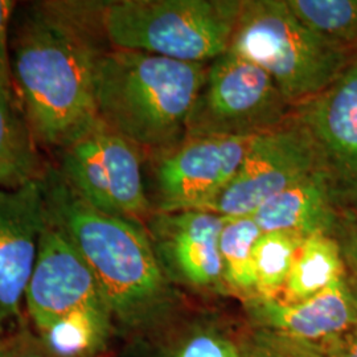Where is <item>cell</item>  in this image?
Segmentation results:
<instances>
[{"instance_id":"cell-5","label":"cell","mask_w":357,"mask_h":357,"mask_svg":"<svg viewBox=\"0 0 357 357\" xmlns=\"http://www.w3.org/2000/svg\"><path fill=\"white\" fill-rule=\"evenodd\" d=\"M243 0L105 1L102 24L112 48L183 63H205L229 51Z\"/></svg>"},{"instance_id":"cell-24","label":"cell","mask_w":357,"mask_h":357,"mask_svg":"<svg viewBox=\"0 0 357 357\" xmlns=\"http://www.w3.org/2000/svg\"><path fill=\"white\" fill-rule=\"evenodd\" d=\"M19 7L15 0H0V93L15 97L11 69V26Z\"/></svg>"},{"instance_id":"cell-10","label":"cell","mask_w":357,"mask_h":357,"mask_svg":"<svg viewBox=\"0 0 357 357\" xmlns=\"http://www.w3.org/2000/svg\"><path fill=\"white\" fill-rule=\"evenodd\" d=\"M312 171L314 153L293 110L280 128L255 137L236 176L204 211L227 218L250 216Z\"/></svg>"},{"instance_id":"cell-15","label":"cell","mask_w":357,"mask_h":357,"mask_svg":"<svg viewBox=\"0 0 357 357\" xmlns=\"http://www.w3.org/2000/svg\"><path fill=\"white\" fill-rule=\"evenodd\" d=\"M335 215L326 181L315 169L268 199L250 216L262 233L289 230L310 237L312 234L330 236Z\"/></svg>"},{"instance_id":"cell-6","label":"cell","mask_w":357,"mask_h":357,"mask_svg":"<svg viewBox=\"0 0 357 357\" xmlns=\"http://www.w3.org/2000/svg\"><path fill=\"white\" fill-rule=\"evenodd\" d=\"M293 110L268 72L228 51L206 69L185 138H255L280 128Z\"/></svg>"},{"instance_id":"cell-27","label":"cell","mask_w":357,"mask_h":357,"mask_svg":"<svg viewBox=\"0 0 357 357\" xmlns=\"http://www.w3.org/2000/svg\"><path fill=\"white\" fill-rule=\"evenodd\" d=\"M4 343H6V333L1 335L0 333V357H3V352H4Z\"/></svg>"},{"instance_id":"cell-11","label":"cell","mask_w":357,"mask_h":357,"mask_svg":"<svg viewBox=\"0 0 357 357\" xmlns=\"http://www.w3.org/2000/svg\"><path fill=\"white\" fill-rule=\"evenodd\" d=\"M227 217L208 211L153 212L144 222L155 255L178 290L202 295H230L220 255Z\"/></svg>"},{"instance_id":"cell-3","label":"cell","mask_w":357,"mask_h":357,"mask_svg":"<svg viewBox=\"0 0 357 357\" xmlns=\"http://www.w3.org/2000/svg\"><path fill=\"white\" fill-rule=\"evenodd\" d=\"M206 69L205 63L110 48L97 70L98 119L138 147L144 159L168 153L185 139Z\"/></svg>"},{"instance_id":"cell-9","label":"cell","mask_w":357,"mask_h":357,"mask_svg":"<svg viewBox=\"0 0 357 357\" xmlns=\"http://www.w3.org/2000/svg\"><path fill=\"white\" fill-rule=\"evenodd\" d=\"M255 138H185L144 159L153 212L204 211L229 185Z\"/></svg>"},{"instance_id":"cell-21","label":"cell","mask_w":357,"mask_h":357,"mask_svg":"<svg viewBox=\"0 0 357 357\" xmlns=\"http://www.w3.org/2000/svg\"><path fill=\"white\" fill-rule=\"evenodd\" d=\"M287 4L314 33L357 53V0H287Z\"/></svg>"},{"instance_id":"cell-12","label":"cell","mask_w":357,"mask_h":357,"mask_svg":"<svg viewBox=\"0 0 357 357\" xmlns=\"http://www.w3.org/2000/svg\"><path fill=\"white\" fill-rule=\"evenodd\" d=\"M91 310L109 311L97 280L73 243L48 217L26 287L22 320L31 331L38 332L57 320Z\"/></svg>"},{"instance_id":"cell-19","label":"cell","mask_w":357,"mask_h":357,"mask_svg":"<svg viewBox=\"0 0 357 357\" xmlns=\"http://www.w3.org/2000/svg\"><path fill=\"white\" fill-rule=\"evenodd\" d=\"M262 230L252 216L228 218L220 236V255L230 295L243 302L255 296V248Z\"/></svg>"},{"instance_id":"cell-8","label":"cell","mask_w":357,"mask_h":357,"mask_svg":"<svg viewBox=\"0 0 357 357\" xmlns=\"http://www.w3.org/2000/svg\"><path fill=\"white\" fill-rule=\"evenodd\" d=\"M294 115L306 131L335 212L357 208V54L328 88L294 106Z\"/></svg>"},{"instance_id":"cell-23","label":"cell","mask_w":357,"mask_h":357,"mask_svg":"<svg viewBox=\"0 0 357 357\" xmlns=\"http://www.w3.org/2000/svg\"><path fill=\"white\" fill-rule=\"evenodd\" d=\"M330 236L339 245L345 278L357 301V208L336 212Z\"/></svg>"},{"instance_id":"cell-13","label":"cell","mask_w":357,"mask_h":357,"mask_svg":"<svg viewBox=\"0 0 357 357\" xmlns=\"http://www.w3.org/2000/svg\"><path fill=\"white\" fill-rule=\"evenodd\" d=\"M48 212L40 178L0 188V333L23 319L26 287L38 261Z\"/></svg>"},{"instance_id":"cell-17","label":"cell","mask_w":357,"mask_h":357,"mask_svg":"<svg viewBox=\"0 0 357 357\" xmlns=\"http://www.w3.org/2000/svg\"><path fill=\"white\" fill-rule=\"evenodd\" d=\"M345 275L339 245L328 234H312L301 243L280 299L296 303L308 299Z\"/></svg>"},{"instance_id":"cell-26","label":"cell","mask_w":357,"mask_h":357,"mask_svg":"<svg viewBox=\"0 0 357 357\" xmlns=\"http://www.w3.org/2000/svg\"><path fill=\"white\" fill-rule=\"evenodd\" d=\"M321 354L323 357H357V324Z\"/></svg>"},{"instance_id":"cell-7","label":"cell","mask_w":357,"mask_h":357,"mask_svg":"<svg viewBox=\"0 0 357 357\" xmlns=\"http://www.w3.org/2000/svg\"><path fill=\"white\" fill-rule=\"evenodd\" d=\"M54 156L53 166L94 209L143 225L153 215L143 153L100 119L76 141L56 151Z\"/></svg>"},{"instance_id":"cell-25","label":"cell","mask_w":357,"mask_h":357,"mask_svg":"<svg viewBox=\"0 0 357 357\" xmlns=\"http://www.w3.org/2000/svg\"><path fill=\"white\" fill-rule=\"evenodd\" d=\"M3 357H54L40 344L36 336L28 330L23 320L6 333Z\"/></svg>"},{"instance_id":"cell-4","label":"cell","mask_w":357,"mask_h":357,"mask_svg":"<svg viewBox=\"0 0 357 357\" xmlns=\"http://www.w3.org/2000/svg\"><path fill=\"white\" fill-rule=\"evenodd\" d=\"M229 51L268 72L291 106L328 88L357 54L314 33L287 0H243Z\"/></svg>"},{"instance_id":"cell-16","label":"cell","mask_w":357,"mask_h":357,"mask_svg":"<svg viewBox=\"0 0 357 357\" xmlns=\"http://www.w3.org/2000/svg\"><path fill=\"white\" fill-rule=\"evenodd\" d=\"M15 97L0 93V188H17L43 176L48 163Z\"/></svg>"},{"instance_id":"cell-14","label":"cell","mask_w":357,"mask_h":357,"mask_svg":"<svg viewBox=\"0 0 357 357\" xmlns=\"http://www.w3.org/2000/svg\"><path fill=\"white\" fill-rule=\"evenodd\" d=\"M243 303L250 327L289 336L320 352L357 324L356 296L345 275L296 303L280 298H252Z\"/></svg>"},{"instance_id":"cell-20","label":"cell","mask_w":357,"mask_h":357,"mask_svg":"<svg viewBox=\"0 0 357 357\" xmlns=\"http://www.w3.org/2000/svg\"><path fill=\"white\" fill-rule=\"evenodd\" d=\"M306 237L296 231L273 230L259 236L255 248V296L264 299L280 298L294 258Z\"/></svg>"},{"instance_id":"cell-2","label":"cell","mask_w":357,"mask_h":357,"mask_svg":"<svg viewBox=\"0 0 357 357\" xmlns=\"http://www.w3.org/2000/svg\"><path fill=\"white\" fill-rule=\"evenodd\" d=\"M40 183L50 220L97 280L115 335L147 343L180 320L184 296L168 281L143 224L94 209L53 165Z\"/></svg>"},{"instance_id":"cell-22","label":"cell","mask_w":357,"mask_h":357,"mask_svg":"<svg viewBox=\"0 0 357 357\" xmlns=\"http://www.w3.org/2000/svg\"><path fill=\"white\" fill-rule=\"evenodd\" d=\"M243 357H323L312 345L249 324L243 328Z\"/></svg>"},{"instance_id":"cell-18","label":"cell","mask_w":357,"mask_h":357,"mask_svg":"<svg viewBox=\"0 0 357 357\" xmlns=\"http://www.w3.org/2000/svg\"><path fill=\"white\" fill-rule=\"evenodd\" d=\"M176 324L150 340L162 345L156 357H243V330L213 319L196 320L181 330Z\"/></svg>"},{"instance_id":"cell-1","label":"cell","mask_w":357,"mask_h":357,"mask_svg":"<svg viewBox=\"0 0 357 357\" xmlns=\"http://www.w3.org/2000/svg\"><path fill=\"white\" fill-rule=\"evenodd\" d=\"M105 1L43 0L19 6L11 26L13 94L40 147L53 153L98 122L96 79Z\"/></svg>"}]
</instances>
